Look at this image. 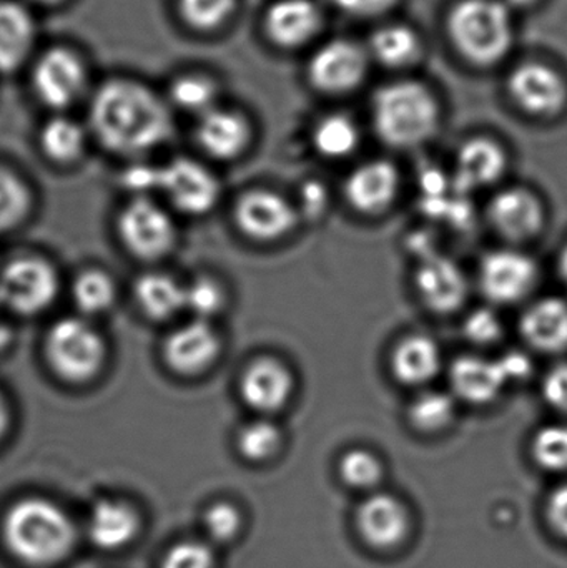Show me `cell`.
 Returning a JSON list of instances; mask_svg holds the SVG:
<instances>
[{
    "label": "cell",
    "mask_w": 567,
    "mask_h": 568,
    "mask_svg": "<svg viewBox=\"0 0 567 568\" xmlns=\"http://www.w3.org/2000/svg\"><path fill=\"white\" fill-rule=\"evenodd\" d=\"M559 275H561L563 283H565L567 287V245L566 248L563 250L561 256H559Z\"/></svg>",
    "instance_id": "53"
},
{
    "label": "cell",
    "mask_w": 567,
    "mask_h": 568,
    "mask_svg": "<svg viewBox=\"0 0 567 568\" xmlns=\"http://www.w3.org/2000/svg\"><path fill=\"white\" fill-rule=\"evenodd\" d=\"M219 85L205 73L190 72L176 77L170 85V100L173 105L189 113H203L216 106Z\"/></svg>",
    "instance_id": "34"
},
{
    "label": "cell",
    "mask_w": 567,
    "mask_h": 568,
    "mask_svg": "<svg viewBox=\"0 0 567 568\" xmlns=\"http://www.w3.org/2000/svg\"><path fill=\"white\" fill-rule=\"evenodd\" d=\"M340 476L353 489H369L382 480L383 466L375 454L353 449L340 460Z\"/></svg>",
    "instance_id": "40"
},
{
    "label": "cell",
    "mask_w": 567,
    "mask_h": 568,
    "mask_svg": "<svg viewBox=\"0 0 567 568\" xmlns=\"http://www.w3.org/2000/svg\"><path fill=\"white\" fill-rule=\"evenodd\" d=\"M43 354L52 373L69 384L95 379L109 356L102 334L83 316L55 321L47 331Z\"/></svg>",
    "instance_id": "5"
},
{
    "label": "cell",
    "mask_w": 567,
    "mask_h": 568,
    "mask_svg": "<svg viewBox=\"0 0 567 568\" xmlns=\"http://www.w3.org/2000/svg\"><path fill=\"white\" fill-rule=\"evenodd\" d=\"M39 146L43 155L55 165H72L85 152L87 132L69 116H52L40 129Z\"/></svg>",
    "instance_id": "30"
},
{
    "label": "cell",
    "mask_w": 567,
    "mask_h": 568,
    "mask_svg": "<svg viewBox=\"0 0 567 568\" xmlns=\"http://www.w3.org/2000/svg\"><path fill=\"white\" fill-rule=\"evenodd\" d=\"M10 423H12V410H10V404L7 400L6 394L0 390V443L9 433Z\"/></svg>",
    "instance_id": "50"
},
{
    "label": "cell",
    "mask_w": 567,
    "mask_h": 568,
    "mask_svg": "<svg viewBox=\"0 0 567 568\" xmlns=\"http://www.w3.org/2000/svg\"><path fill=\"white\" fill-rule=\"evenodd\" d=\"M523 337L541 353L567 351V303L559 297H543L523 314Z\"/></svg>",
    "instance_id": "25"
},
{
    "label": "cell",
    "mask_w": 567,
    "mask_h": 568,
    "mask_svg": "<svg viewBox=\"0 0 567 568\" xmlns=\"http://www.w3.org/2000/svg\"><path fill=\"white\" fill-rule=\"evenodd\" d=\"M536 464L551 473H567V426L553 424L543 427L531 447Z\"/></svg>",
    "instance_id": "39"
},
{
    "label": "cell",
    "mask_w": 567,
    "mask_h": 568,
    "mask_svg": "<svg viewBox=\"0 0 567 568\" xmlns=\"http://www.w3.org/2000/svg\"><path fill=\"white\" fill-rule=\"evenodd\" d=\"M203 527L210 539L215 542H232L242 529V516L232 504L216 503L206 509Z\"/></svg>",
    "instance_id": "41"
},
{
    "label": "cell",
    "mask_w": 567,
    "mask_h": 568,
    "mask_svg": "<svg viewBox=\"0 0 567 568\" xmlns=\"http://www.w3.org/2000/svg\"><path fill=\"white\" fill-rule=\"evenodd\" d=\"M10 339H12V333H10L6 324L0 323V351H3V347L10 343Z\"/></svg>",
    "instance_id": "52"
},
{
    "label": "cell",
    "mask_w": 567,
    "mask_h": 568,
    "mask_svg": "<svg viewBox=\"0 0 567 568\" xmlns=\"http://www.w3.org/2000/svg\"><path fill=\"white\" fill-rule=\"evenodd\" d=\"M399 192V173L385 160L358 166L346 180L345 195L350 205L363 215H378L395 202Z\"/></svg>",
    "instance_id": "20"
},
{
    "label": "cell",
    "mask_w": 567,
    "mask_h": 568,
    "mask_svg": "<svg viewBox=\"0 0 567 568\" xmlns=\"http://www.w3.org/2000/svg\"><path fill=\"white\" fill-rule=\"evenodd\" d=\"M322 27L323 13L315 0H276L263 17L265 36L280 49L306 45Z\"/></svg>",
    "instance_id": "16"
},
{
    "label": "cell",
    "mask_w": 567,
    "mask_h": 568,
    "mask_svg": "<svg viewBox=\"0 0 567 568\" xmlns=\"http://www.w3.org/2000/svg\"><path fill=\"white\" fill-rule=\"evenodd\" d=\"M452 386L466 403L485 406L495 403L508 386L498 359L462 356L452 366Z\"/></svg>",
    "instance_id": "24"
},
{
    "label": "cell",
    "mask_w": 567,
    "mask_h": 568,
    "mask_svg": "<svg viewBox=\"0 0 567 568\" xmlns=\"http://www.w3.org/2000/svg\"><path fill=\"white\" fill-rule=\"evenodd\" d=\"M456 416L455 400L445 393L428 390L416 397L408 407V420L423 434L448 429Z\"/></svg>",
    "instance_id": "35"
},
{
    "label": "cell",
    "mask_w": 567,
    "mask_h": 568,
    "mask_svg": "<svg viewBox=\"0 0 567 568\" xmlns=\"http://www.w3.org/2000/svg\"><path fill=\"white\" fill-rule=\"evenodd\" d=\"M159 192L176 212L202 216L219 203L220 183L202 163L179 156L160 166Z\"/></svg>",
    "instance_id": "9"
},
{
    "label": "cell",
    "mask_w": 567,
    "mask_h": 568,
    "mask_svg": "<svg viewBox=\"0 0 567 568\" xmlns=\"http://www.w3.org/2000/svg\"><path fill=\"white\" fill-rule=\"evenodd\" d=\"M513 102L533 116H556L567 105L565 77L543 62H523L516 65L506 82Z\"/></svg>",
    "instance_id": "12"
},
{
    "label": "cell",
    "mask_w": 567,
    "mask_h": 568,
    "mask_svg": "<svg viewBox=\"0 0 567 568\" xmlns=\"http://www.w3.org/2000/svg\"><path fill=\"white\" fill-rule=\"evenodd\" d=\"M548 519L553 529L567 539V484L558 487L549 497Z\"/></svg>",
    "instance_id": "48"
},
{
    "label": "cell",
    "mask_w": 567,
    "mask_h": 568,
    "mask_svg": "<svg viewBox=\"0 0 567 568\" xmlns=\"http://www.w3.org/2000/svg\"><path fill=\"white\" fill-rule=\"evenodd\" d=\"M508 155L496 140L475 136L466 140L456 155V192L469 193L483 186L493 185L505 175Z\"/></svg>",
    "instance_id": "21"
},
{
    "label": "cell",
    "mask_w": 567,
    "mask_h": 568,
    "mask_svg": "<svg viewBox=\"0 0 567 568\" xmlns=\"http://www.w3.org/2000/svg\"><path fill=\"white\" fill-rule=\"evenodd\" d=\"M235 223L243 235L255 242H276L296 225V212L279 193L252 190L236 202Z\"/></svg>",
    "instance_id": "13"
},
{
    "label": "cell",
    "mask_w": 567,
    "mask_h": 568,
    "mask_svg": "<svg viewBox=\"0 0 567 568\" xmlns=\"http://www.w3.org/2000/svg\"><path fill=\"white\" fill-rule=\"evenodd\" d=\"M498 363L503 373H505L506 379H508V384L526 379L531 374V361L519 351L505 354V356L499 357Z\"/></svg>",
    "instance_id": "49"
},
{
    "label": "cell",
    "mask_w": 567,
    "mask_h": 568,
    "mask_svg": "<svg viewBox=\"0 0 567 568\" xmlns=\"http://www.w3.org/2000/svg\"><path fill=\"white\" fill-rule=\"evenodd\" d=\"M160 568H215V556L206 544L186 540L165 554Z\"/></svg>",
    "instance_id": "42"
},
{
    "label": "cell",
    "mask_w": 567,
    "mask_h": 568,
    "mask_svg": "<svg viewBox=\"0 0 567 568\" xmlns=\"http://www.w3.org/2000/svg\"><path fill=\"white\" fill-rule=\"evenodd\" d=\"M282 430L270 420L246 424L236 436V449L250 463H265L282 449Z\"/></svg>",
    "instance_id": "36"
},
{
    "label": "cell",
    "mask_w": 567,
    "mask_h": 568,
    "mask_svg": "<svg viewBox=\"0 0 567 568\" xmlns=\"http://www.w3.org/2000/svg\"><path fill=\"white\" fill-rule=\"evenodd\" d=\"M2 537L9 552L26 566L47 568L63 562L77 542L72 519L43 497H26L7 510Z\"/></svg>",
    "instance_id": "2"
},
{
    "label": "cell",
    "mask_w": 567,
    "mask_h": 568,
    "mask_svg": "<svg viewBox=\"0 0 567 568\" xmlns=\"http://www.w3.org/2000/svg\"><path fill=\"white\" fill-rule=\"evenodd\" d=\"M59 275L40 256H19L0 270V307L19 316H36L55 303Z\"/></svg>",
    "instance_id": "7"
},
{
    "label": "cell",
    "mask_w": 567,
    "mask_h": 568,
    "mask_svg": "<svg viewBox=\"0 0 567 568\" xmlns=\"http://www.w3.org/2000/svg\"><path fill=\"white\" fill-rule=\"evenodd\" d=\"M372 122L389 146L415 149L438 132L442 106L425 83L396 80L379 87L372 97Z\"/></svg>",
    "instance_id": "3"
},
{
    "label": "cell",
    "mask_w": 567,
    "mask_h": 568,
    "mask_svg": "<svg viewBox=\"0 0 567 568\" xmlns=\"http://www.w3.org/2000/svg\"><path fill=\"white\" fill-rule=\"evenodd\" d=\"M399 0H330L333 7L356 19H373L392 12Z\"/></svg>",
    "instance_id": "45"
},
{
    "label": "cell",
    "mask_w": 567,
    "mask_h": 568,
    "mask_svg": "<svg viewBox=\"0 0 567 568\" xmlns=\"http://www.w3.org/2000/svg\"><path fill=\"white\" fill-rule=\"evenodd\" d=\"M200 149L215 160H233L243 155L252 142V126L236 110L213 106L199 116L195 130Z\"/></svg>",
    "instance_id": "19"
},
{
    "label": "cell",
    "mask_w": 567,
    "mask_h": 568,
    "mask_svg": "<svg viewBox=\"0 0 567 568\" xmlns=\"http://www.w3.org/2000/svg\"><path fill=\"white\" fill-rule=\"evenodd\" d=\"M140 526L142 520L135 507L125 500L102 499L90 513L87 534L97 549L115 552L135 540Z\"/></svg>",
    "instance_id": "23"
},
{
    "label": "cell",
    "mask_w": 567,
    "mask_h": 568,
    "mask_svg": "<svg viewBox=\"0 0 567 568\" xmlns=\"http://www.w3.org/2000/svg\"><path fill=\"white\" fill-rule=\"evenodd\" d=\"M508 3L509 9H531V7L538 6L541 0H505Z\"/></svg>",
    "instance_id": "51"
},
{
    "label": "cell",
    "mask_w": 567,
    "mask_h": 568,
    "mask_svg": "<svg viewBox=\"0 0 567 568\" xmlns=\"http://www.w3.org/2000/svg\"><path fill=\"white\" fill-rule=\"evenodd\" d=\"M236 9V0H179L183 22L200 32L220 29Z\"/></svg>",
    "instance_id": "37"
},
{
    "label": "cell",
    "mask_w": 567,
    "mask_h": 568,
    "mask_svg": "<svg viewBox=\"0 0 567 568\" xmlns=\"http://www.w3.org/2000/svg\"><path fill=\"white\" fill-rule=\"evenodd\" d=\"M416 290L433 313L448 314L459 310L468 294L465 273L453 260L429 253L423 256L415 276Z\"/></svg>",
    "instance_id": "18"
},
{
    "label": "cell",
    "mask_w": 567,
    "mask_h": 568,
    "mask_svg": "<svg viewBox=\"0 0 567 568\" xmlns=\"http://www.w3.org/2000/svg\"><path fill=\"white\" fill-rule=\"evenodd\" d=\"M36 22L29 10L12 0H0V72L19 69L32 52Z\"/></svg>",
    "instance_id": "26"
},
{
    "label": "cell",
    "mask_w": 567,
    "mask_h": 568,
    "mask_svg": "<svg viewBox=\"0 0 567 568\" xmlns=\"http://www.w3.org/2000/svg\"><path fill=\"white\" fill-rule=\"evenodd\" d=\"M453 49L476 67L502 62L515 43V22L505 0H458L446 17Z\"/></svg>",
    "instance_id": "4"
},
{
    "label": "cell",
    "mask_w": 567,
    "mask_h": 568,
    "mask_svg": "<svg viewBox=\"0 0 567 568\" xmlns=\"http://www.w3.org/2000/svg\"><path fill=\"white\" fill-rule=\"evenodd\" d=\"M488 215L496 232L509 242H528L545 229V206L525 189L498 193L489 203Z\"/></svg>",
    "instance_id": "17"
},
{
    "label": "cell",
    "mask_w": 567,
    "mask_h": 568,
    "mask_svg": "<svg viewBox=\"0 0 567 568\" xmlns=\"http://www.w3.org/2000/svg\"><path fill=\"white\" fill-rule=\"evenodd\" d=\"M222 354V339L210 321L190 320L166 334L163 363L176 376L196 377L206 373Z\"/></svg>",
    "instance_id": "11"
},
{
    "label": "cell",
    "mask_w": 567,
    "mask_h": 568,
    "mask_svg": "<svg viewBox=\"0 0 567 568\" xmlns=\"http://www.w3.org/2000/svg\"><path fill=\"white\" fill-rule=\"evenodd\" d=\"M159 172L160 166L133 165L123 173L122 182L136 196H146V193L159 192Z\"/></svg>",
    "instance_id": "46"
},
{
    "label": "cell",
    "mask_w": 567,
    "mask_h": 568,
    "mask_svg": "<svg viewBox=\"0 0 567 568\" xmlns=\"http://www.w3.org/2000/svg\"><path fill=\"white\" fill-rule=\"evenodd\" d=\"M538 266L529 256L513 250L489 253L479 266V284L488 300L498 304L522 301L535 290Z\"/></svg>",
    "instance_id": "14"
},
{
    "label": "cell",
    "mask_w": 567,
    "mask_h": 568,
    "mask_svg": "<svg viewBox=\"0 0 567 568\" xmlns=\"http://www.w3.org/2000/svg\"><path fill=\"white\" fill-rule=\"evenodd\" d=\"M225 303V290L210 276H199L185 284V311L192 313L195 320H212L222 313Z\"/></svg>",
    "instance_id": "38"
},
{
    "label": "cell",
    "mask_w": 567,
    "mask_h": 568,
    "mask_svg": "<svg viewBox=\"0 0 567 568\" xmlns=\"http://www.w3.org/2000/svg\"><path fill=\"white\" fill-rule=\"evenodd\" d=\"M32 87L43 105L52 110L69 109L85 92V63L72 49L52 47L37 59Z\"/></svg>",
    "instance_id": "10"
},
{
    "label": "cell",
    "mask_w": 567,
    "mask_h": 568,
    "mask_svg": "<svg viewBox=\"0 0 567 568\" xmlns=\"http://www.w3.org/2000/svg\"><path fill=\"white\" fill-rule=\"evenodd\" d=\"M442 367V353L432 337L413 334L396 344L392 354V371L399 383L422 386L429 383Z\"/></svg>",
    "instance_id": "27"
},
{
    "label": "cell",
    "mask_w": 567,
    "mask_h": 568,
    "mask_svg": "<svg viewBox=\"0 0 567 568\" xmlns=\"http://www.w3.org/2000/svg\"><path fill=\"white\" fill-rule=\"evenodd\" d=\"M543 397L553 409L567 414V363L558 364L546 374Z\"/></svg>",
    "instance_id": "44"
},
{
    "label": "cell",
    "mask_w": 567,
    "mask_h": 568,
    "mask_svg": "<svg viewBox=\"0 0 567 568\" xmlns=\"http://www.w3.org/2000/svg\"><path fill=\"white\" fill-rule=\"evenodd\" d=\"M136 306L152 321H170L185 311V284L162 272L139 276L133 286Z\"/></svg>",
    "instance_id": "28"
},
{
    "label": "cell",
    "mask_w": 567,
    "mask_h": 568,
    "mask_svg": "<svg viewBox=\"0 0 567 568\" xmlns=\"http://www.w3.org/2000/svg\"><path fill=\"white\" fill-rule=\"evenodd\" d=\"M313 145L326 159H345L360 145V130L353 119L343 113L323 116L313 129Z\"/></svg>",
    "instance_id": "32"
},
{
    "label": "cell",
    "mask_w": 567,
    "mask_h": 568,
    "mask_svg": "<svg viewBox=\"0 0 567 568\" xmlns=\"http://www.w3.org/2000/svg\"><path fill=\"white\" fill-rule=\"evenodd\" d=\"M90 132L97 142L122 156H139L169 142L173 119L169 105L143 83L112 79L90 102Z\"/></svg>",
    "instance_id": "1"
},
{
    "label": "cell",
    "mask_w": 567,
    "mask_h": 568,
    "mask_svg": "<svg viewBox=\"0 0 567 568\" xmlns=\"http://www.w3.org/2000/svg\"><path fill=\"white\" fill-rule=\"evenodd\" d=\"M365 47L348 39L323 43L310 57L306 77L310 85L328 95L353 92L365 82L369 69Z\"/></svg>",
    "instance_id": "8"
},
{
    "label": "cell",
    "mask_w": 567,
    "mask_h": 568,
    "mask_svg": "<svg viewBox=\"0 0 567 568\" xmlns=\"http://www.w3.org/2000/svg\"><path fill=\"white\" fill-rule=\"evenodd\" d=\"M33 196L22 176L0 165V235L19 229L32 212Z\"/></svg>",
    "instance_id": "33"
},
{
    "label": "cell",
    "mask_w": 567,
    "mask_h": 568,
    "mask_svg": "<svg viewBox=\"0 0 567 568\" xmlns=\"http://www.w3.org/2000/svg\"><path fill=\"white\" fill-rule=\"evenodd\" d=\"M72 301L83 317L109 313L117 301V284L103 270H83L72 283Z\"/></svg>",
    "instance_id": "31"
},
{
    "label": "cell",
    "mask_w": 567,
    "mask_h": 568,
    "mask_svg": "<svg viewBox=\"0 0 567 568\" xmlns=\"http://www.w3.org/2000/svg\"><path fill=\"white\" fill-rule=\"evenodd\" d=\"M36 2L43 3V6H57V3L65 2V0H36Z\"/></svg>",
    "instance_id": "54"
},
{
    "label": "cell",
    "mask_w": 567,
    "mask_h": 568,
    "mask_svg": "<svg viewBox=\"0 0 567 568\" xmlns=\"http://www.w3.org/2000/svg\"><path fill=\"white\" fill-rule=\"evenodd\" d=\"M239 387L246 406L259 413H276L292 399L295 377L282 361L260 357L243 371Z\"/></svg>",
    "instance_id": "15"
},
{
    "label": "cell",
    "mask_w": 567,
    "mask_h": 568,
    "mask_svg": "<svg viewBox=\"0 0 567 568\" xmlns=\"http://www.w3.org/2000/svg\"><path fill=\"white\" fill-rule=\"evenodd\" d=\"M369 59L388 69H406L418 62L423 42L418 32L405 23H386L372 33L366 47Z\"/></svg>",
    "instance_id": "29"
},
{
    "label": "cell",
    "mask_w": 567,
    "mask_h": 568,
    "mask_svg": "<svg viewBox=\"0 0 567 568\" xmlns=\"http://www.w3.org/2000/svg\"><path fill=\"white\" fill-rule=\"evenodd\" d=\"M117 233L123 248L142 262L165 258L175 248V222L149 196H135L120 210Z\"/></svg>",
    "instance_id": "6"
},
{
    "label": "cell",
    "mask_w": 567,
    "mask_h": 568,
    "mask_svg": "<svg viewBox=\"0 0 567 568\" xmlns=\"http://www.w3.org/2000/svg\"><path fill=\"white\" fill-rule=\"evenodd\" d=\"M356 524L366 544L376 549H392L408 534L409 517L398 499L376 494L360 506Z\"/></svg>",
    "instance_id": "22"
},
{
    "label": "cell",
    "mask_w": 567,
    "mask_h": 568,
    "mask_svg": "<svg viewBox=\"0 0 567 568\" xmlns=\"http://www.w3.org/2000/svg\"><path fill=\"white\" fill-rule=\"evenodd\" d=\"M463 331L472 343L488 346V344L496 343L502 337L503 324L495 311L482 307V310L473 311L466 317Z\"/></svg>",
    "instance_id": "43"
},
{
    "label": "cell",
    "mask_w": 567,
    "mask_h": 568,
    "mask_svg": "<svg viewBox=\"0 0 567 568\" xmlns=\"http://www.w3.org/2000/svg\"><path fill=\"white\" fill-rule=\"evenodd\" d=\"M300 205H302V212L305 213L306 219H322L328 209V192H326L325 185L316 180L306 182L300 192Z\"/></svg>",
    "instance_id": "47"
}]
</instances>
